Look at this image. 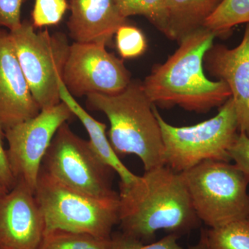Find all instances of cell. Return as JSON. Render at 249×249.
<instances>
[{"label":"cell","mask_w":249,"mask_h":249,"mask_svg":"<svg viewBox=\"0 0 249 249\" xmlns=\"http://www.w3.org/2000/svg\"><path fill=\"white\" fill-rule=\"evenodd\" d=\"M119 188V223L126 235L149 244L158 231L181 237L200 226L181 173L166 165Z\"/></svg>","instance_id":"cell-1"},{"label":"cell","mask_w":249,"mask_h":249,"mask_svg":"<svg viewBox=\"0 0 249 249\" xmlns=\"http://www.w3.org/2000/svg\"><path fill=\"white\" fill-rule=\"evenodd\" d=\"M215 37L204 27L192 31L179 41L178 48L164 63L154 67L142 85L155 106H178L188 111L206 112L231 97L224 81H213L204 73L205 55Z\"/></svg>","instance_id":"cell-2"},{"label":"cell","mask_w":249,"mask_h":249,"mask_svg":"<svg viewBox=\"0 0 249 249\" xmlns=\"http://www.w3.org/2000/svg\"><path fill=\"white\" fill-rule=\"evenodd\" d=\"M88 104L104 113L110 124L109 141L116 155H134L145 171L165 165L161 130L155 106L142 89V83L132 80L119 93H91Z\"/></svg>","instance_id":"cell-3"},{"label":"cell","mask_w":249,"mask_h":249,"mask_svg":"<svg viewBox=\"0 0 249 249\" xmlns=\"http://www.w3.org/2000/svg\"><path fill=\"white\" fill-rule=\"evenodd\" d=\"M164 147L165 165L182 173L207 160L230 162L229 151L239 134L231 97L215 116L194 125L177 127L167 123L155 107Z\"/></svg>","instance_id":"cell-4"},{"label":"cell","mask_w":249,"mask_h":249,"mask_svg":"<svg viewBox=\"0 0 249 249\" xmlns=\"http://www.w3.org/2000/svg\"><path fill=\"white\" fill-rule=\"evenodd\" d=\"M35 196L45 220V233L61 229L110 238L119 223V196L95 197L71 189L41 168Z\"/></svg>","instance_id":"cell-5"},{"label":"cell","mask_w":249,"mask_h":249,"mask_svg":"<svg viewBox=\"0 0 249 249\" xmlns=\"http://www.w3.org/2000/svg\"><path fill=\"white\" fill-rule=\"evenodd\" d=\"M181 175L196 216L209 228L249 218V182L235 164L207 160Z\"/></svg>","instance_id":"cell-6"},{"label":"cell","mask_w":249,"mask_h":249,"mask_svg":"<svg viewBox=\"0 0 249 249\" xmlns=\"http://www.w3.org/2000/svg\"><path fill=\"white\" fill-rule=\"evenodd\" d=\"M35 29L32 23L24 20L9 35L33 97L42 110L61 103L59 81L70 45L63 33Z\"/></svg>","instance_id":"cell-7"},{"label":"cell","mask_w":249,"mask_h":249,"mask_svg":"<svg viewBox=\"0 0 249 249\" xmlns=\"http://www.w3.org/2000/svg\"><path fill=\"white\" fill-rule=\"evenodd\" d=\"M41 168L71 189L103 199L119 197L111 183L110 167L98 158L90 145L65 123L59 127Z\"/></svg>","instance_id":"cell-8"},{"label":"cell","mask_w":249,"mask_h":249,"mask_svg":"<svg viewBox=\"0 0 249 249\" xmlns=\"http://www.w3.org/2000/svg\"><path fill=\"white\" fill-rule=\"evenodd\" d=\"M65 103L42 109L35 117L5 129L10 165L16 181L35 192L42 160L59 127L73 116Z\"/></svg>","instance_id":"cell-9"},{"label":"cell","mask_w":249,"mask_h":249,"mask_svg":"<svg viewBox=\"0 0 249 249\" xmlns=\"http://www.w3.org/2000/svg\"><path fill=\"white\" fill-rule=\"evenodd\" d=\"M62 80L73 97L116 94L132 81L124 61L108 52L106 45L76 42L70 45Z\"/></svg>","instance_id":"cell-10"},{"label":"cell","mask_w":249,"mask_h":249,"mask_svg":"<svg viewBox=\"0 0 249 249\" xmlns=\"http://www.w3.org/2000/svg\"><path fill=\"white\" fill-rule=\"evenodd\" d=\"M45 220L35 192L22 181L0 193V249H39Z\"/></svg>","instance_id":"cell-11"},{"label":"cell","mask_w":249,"mask_h":249,"mask_svg":"<svg viewBox=\"0 0 249 249\" xmlns=\"http://www.w3.org/2000/svg\"><path fill=\"white\" fill-rule=\"evenodd\" d=\"M204 62L209 73L229 87L239 132L249 137V23L237 47L230 49L213 45L205 55Z\"/></svg>","instance_id":"cell-12"},{"label":"cell","mask_w":249,"mask_h":249,"mask_svg":"<svg viewBox=\"0 0 249 249\" xmlns=\"http://www.w3.org/2000/svg\"><path fill=\"white\" fill-rule=\"evenodd\" d=\"M40 111L18 61L9 31L0 28V124L5 130L35 117Z\"/></svg>","instance_id":"cell-13"},{"label":"cell","mask_w":249,"mask_h":249,"mask_svg":"<svg viewBox=\"0 0 249 249\" xmlns=\"http://www.w3.org/2000/svg\"><path fill=\"white\" fill-rule=\"evenodd\" d=\"M69 4L71 15L67 27L76 42L107 46L127 23L116 0H70Z\"/></svg>","instance_id":"cell-14"},{"label":"cell","mask_w":249,"mask_h":249,"mask_svg":"<svg viewBox=\"0 0 249 249\" xmlns=\"http://www.w3.org/2000/svg\"><path fill=\"white\" fill-rule=\"evenodd\" d=\"M59 88L61 101L68 106L73 115L76 116L84 125L89 135L90 145L98 158L119 175L121 182L129 183L137 179L138 176L127 168L114 152L106 135V124L96 120L81 107L69 92L62 78L59 81Z\"/></svg>","instance_id":"cell-15"},{"label":"cell","mask_w":249,"mask_h":249,"mask_svg":"<svg viewBox=\"0 0 249 249\" xmlns=\"http://www.w3.org/2000/svg\"><path fill=\"white\" fill-rule=\"evenodd\" d=\"M222 0H166L168 12L167 37L179 42L181 39L204 26Z\"/></svg>","instance_id":"cell-16"},{"label":"cell","mask_w":249,"mask_h":249,"mask_svg":"<svg viewBox=\"0 0 249 249\" xmlns=\"http://www.w3.org/2000/svg\"><path fill=\"white\" fill-rule=\"evenodd\" d=\"M249 23V0H222L203 27L215 36L227 35L232 28Z\"/></svg>","instance_id":"cell-17"},{"label":"cell","mask_w":249,"mask_h":249,"mask_svg":"<svg viewBox=\"0 0 249 249\" xmlns=\"http://www.w3.org/2000/svg\"><path fill=\"white\" fill-rule=\"evenodd\" d=\"M209 249H249V218L204 229Z\"/></svg>","instance_id":"cell-18"},{"label":"cell","mask_w":249,"mask_h":249,"mask_svg":"<svg viewBox=\"0 0 249 249\" xmlns=\"http://www.w3.org/2000/svg\"><path fill=\"white\" fill-rule=\"evenodd\" d=\"M39 249H112L110 238H102L85 232L51 231L45 234Z\"/></svg>","instance_id":"cell-19"},{"label":"cell","mask_w":249,"mask_h":249,"mask_svg":"<svg viewBox=\"0 0 249 249\" xmlns=\"http://www.w3.org/2000/svg\"><path fill=\"white\" fill-rule=\"evenodd\" d=\"M124 18L142 16L147 18L160 32L168 34L166 0H116Z\"/></svg>","instance_id":"cell-20"},{"label":"cell","mask_w":249,"mask_h":249,"mask_svg":"<svg viewBox=\"0 0 249 249\" xmlns=\"http://www.w3.org/2000/svg\"><path fill=\"white\" fill-rule=\"evenodd\" d=\"M115 36L116 48L124 58H137L146 50V39L139 28L126 23L119 28Z\"/></svg>","instance_id":"cell-21"},{"label":"cell","mask_w":249,"mask_h":249,"mask_svg":"<svg viewBox=\"0 0 249 249\" xmlns=\"http://www.w3.org/2000/svg\"><path fill=\"white\" fill-rule=\"evenodd\" d=\"M69 9L67 0H35L31 23L35 29L56 25Z\"/></svg>","instance_id":"cell-22"},{"label":"cell","mask_w":249,"mask_h":249,"mask_svg":"<svg viewBox=\"0 0 249 249\" xmlns=\"http://www.w3.org/2000/svg\"><path fill=\"white\" fill-rule=\"evenodd\" d=\"M180 236L177 234H168L163 238L145 244L142 241L126 235L124 232L111 234V247L112 249H193V247L184 248L178 243Z\"/></svg>","instance_id":"cell-23"},{"label":"cell","mask_w":249,"mask_h":249,"mask_svg":"<svg viewBox=\"0 0 249 249\" xmlns=\"http://www.w3.org/2000/svg\"><path fill=\"white\" fill-rule=\"evenodd\" d=\"M27 0H0V28L5 27L9 31L20 27L22 5Z\"/></svg>","instance_id":"cell-24"},{"label":"cell","mask_w":249,"mask_h":249,"mask_svg":"<svg viewBox=\"0 0 249 249\" xmlns=\"http://www.w3.org/2000/svg\"><path fill=\"white\" fill-rule=\"evenodd\" d=\"M234 164L245 175L249 182V137L243 132L238 135L229 151Z\"/></svg>","instance_id":"cell-25"},{"label":"cell","mask_w":249,"mask_h":249,"mask_svg":"<svg viewBox=\"0 0 249 249\" xmlns=\"http://www.w3.org/2000/svg\"><path fill=\"white\" fill-rule=\"evenodd\" d=\"M5 138L4 129L0 124V186L6 191L12 189L17 183L11 165L7 150H5L3 139Z\"/></svg>","instance_id":"cell-26"},{"label":"cell","mask_w":249,"mask_h":249,"mask_svg":"<svg viewBox=\"0 0 249 249\" xmlns=\"http://www.w3.org/2000/svg\"><path fill=\"white\" fill-rule=\"evenodd\" d=\"M208 249L206 237H205L204 229L201 230L200 239H199L198 243L194 246V249Z\"/></svg>","instance_id":"cell-27"},{"label":"cell","mask_w":249,"mask_h":249,"mask_svg":"<svg viewBox=\"0 0 249 249\" xmlns=\"http://www.w3.org/2000/svg\"><path fill=\"white\" fill-rule=\"evenodd\" d=\"M4 191H5L4 188H3L2 187L0 186V193H1V192H4Z\"/></svg>","instance_id":"cell-28"},{"label":"cell","mask_w":249,"mask_h":249,"mask_svg":"<svg viewBox=\"0 0 249 249\" xmlns=\"http://www.w3.org/2000/svg\"></svg>","instance_id":"cell-29"}]
</instances>
